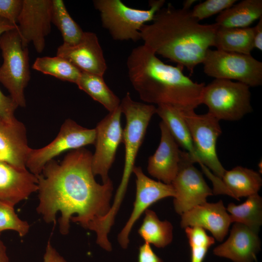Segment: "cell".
<instances>
[{"instance_id":"cell-1","label":"cell","mask_w":262,"mask_h":262,"mask_svg":"<svg viewBox=\"0 0 262 262\" xmlns=\"http://www.w3.org/2000/svg\"><path fill=\"white\" fill-rule=\"evenodd\" d=\"M92 155L84 147L72 150L60 163L49 161L38 176L36 210L47 223L55 224L60 213L59 230L63 235L69 232L70 221L97 235L111 209L113 182L96 181Z\"/></svg>"},{"instance_id":"cell-2","label":"cell","mask_w":262,"mask_h":262,"mask_svg":"<svg viewBox=\"0 0 262 262\" xmlns=\"http://www.w3.org/2000/svg\"><path fill=\"white\" fill-rule=\"evenodd\" d=\"M218 27L215 23L201 24L191 10L168 3L157 12L150 24L143 26L140 33L144 45L156 55L186 67L192 74L214 46Z\"/></svg>"},{"instance_id":"cell-3","label":"cell","mask_w":262,"mask_h":262,"mask_svg":"<svg viewBox=\"0 0 262 262\" xmlns=\"http://www.w3.org/2000/svg\"><path fill=\"white\" fill-rule=\"evenodd\" d=\"M127 66L129 80L143 101L183 111L195 110L201 104L205 83L184 75L182 66L164 63L144 44L132 49Z\"/></svg>"},{"instance_id":"cell-4","label":"cell","mask_w":262,"mask_h":262,"mask_svg":"<svg viewBox=\"0 0 262 262\" xmlns=\"http://www.w3.org/2000/svg\"><path fill=\"white\" fill-rule=\"evenodd\" d=\"M120 106L126 121L123 132L125 154L122 179L109 212L112 217L115 216L119 209L147 126L152 116L156 113V107L154 105L134 101L129 92L121 101Z\"/></svg>"},{"instance_id":"cell-5","label":"cell","mask_w":262,"mask_h":262,"mask_svg":"<svg viewBox=\"0 0 262 262\" xmlns=\"http://www.w3.org/2000/svg\"><path fill=\"white\" fill-rule=\"evenodd\" d=\"M165 1L152 0L148 10L129 7L120 0H95L94 7L99 11L102 25L115 40L141 39L140 30L146 23L152 21L155 14L163 7Z\"/></svg>"},{"instance_id":"cell-6","label":"cell","mask_w":262,"mask_h":262,"mask_svg":"<svg viewBox=\"0 0 262 262\" xmlns=\"http://www.w3.org/2000/svg\"><path fill=\"white\" fill-rule=\"evenodd\" d=\"M0 82L18 107H25L24 90L30 80L29 50L22 45L17 27L0 36Z\"/></svg>"},{"instance_id":"cell-7","label":"cell","mask_w":262,"mask_h":262,"mask_svg":"<svg viewBox=\"0 0 262 262\" xmlns=\"http://www.w3.org/2000/svg\"><path fill=\"white\" fill-rule=\"evenodd\" d=\"M250 87L238 82L215 79L205 85L201 104L208 113L220 120L237 121L252 112Z\"/></svg>"},{"instance_id":"cell-8","label":"cell","mask_w":262,"mask_h":262,"mask_svg":"<svg viewBox=\"0 0 262 262\" xmlns=\"http://www.w3.org/2000/svg\"><path fill=\"white\" fill-rule=\"evenodd\" d=\"M202 64L209 77L236 80L249 87L262 84V63L251 54L209 49Z\"/></svg>"},{"instance_id":"cell-9","label":"cell","mask_w":262,"mask_h":262,"mask_svg":"<svg viewBox=\"0 0 262 262\" xmlns=\"http://www.w3.org/2000/svg\"><path fill=\"white\" fill-rule=\"evenodd\" d=\"M181 113L191 134L198 163L221 178L226 170L216 153L217 140L222 133L219 121L208 113L199 115L195 110H182Z\"/></svg>"},{"instance_id":"cell-10","label":"cell","mask_w":262,"mask_h":262,"mask_svg":"<svg viewBox=\"0 0 262 262\" xmlns=\"http://www.w3.org/2000/svg\"><path fill=\"white\" fill-rule=\"evenodd\" d=\"M95 139V129L83 127L74 120L67 119L52 142L43 147L31 149L26 162V168L38 176L45 165L55 157L67 150L94 144Z\"/></svg>"},{"instance_id":"cell-11","label":"cell","mask_w":262,"mask_h":262,"mask_svg":"<svg viewBox=\"0 0 262 262\" xmlns=\"http://www.w3.org/2000/svg\"><path fill=\"white\" fill-rule=\"evenodd\" d=\"M194 164L189 154L181 150L179 170L171 184L175 192L174 209L180 215L207 202V197L213 195Z\"/></svg>"},{"instance_id":"cell-12","label":"cell","mask_w":262,"mask_h":262,"mask_svg":"<svg viewBox=\"0 0 262 262\" xmlns=\"http://www.w3.org/2000/svg\"><path fill=\"white\" fill-rule=\"evenodd\" d=\"M120 106L109 113L95 128V150L92 155V168L94 176H100L102 183L108 182L109 171L114 162L119 145L123 142Z\"/></svg>"},{"instance_id":"cell-13","label":"cell","mask_w":262,"mask_h":262,"mask_svg":"<svg viewBox=\"0 0 262 262\" xmlns=\"http://www.w3.org/2000/svg\"><path fill=\"white\" fill-rule=\"evenodd\" d=\"M51 6L52 0H22L16 23L23 47L32 42L36 51L42 52L51 30Z\"/></svg>"},{"instance_id":"cell-14","label":"cell","mask_w":262,"mask_h":262,"mask_svg":"<svg viewBox=\"0 0 262 262\" xmlns=\"http://www.w3.org/2000/svg\"><path fill=\"white\" fill-rule=\"evenodd\" d=\"M133 172L136 178V193L133 208L130 218L118 236V243L124 249L128 247L130 233L142 214L158 200L175 196V192L171 184L148 178L144 173L141 167L134 166Z\"/></svg>"},{"instance_id":"cell-15","label":"cell","mask_w":262,"mask_h":262,"mask_svg":"<svg viewBox=\"0 0 262 262\" xmlns=\"http://www.w3.org/2000/svg\"><path fill=\"white\" fill-rule=\"evenodd\" d=\"M56 55L66 59L82 72L103 76L107 68L98 38L92 32H84L77 44L63 43L58 48Z\"/></svg>"},{"instance_id":"cell-16","label":"cell","mask_w":262,"mask_h":262,"mask_svg":"<svg viewBox=\"0 0 262 262\" xmlns=\"http://www.w3.org/2000/svg\"><path fill=\"white\" fill-rule=\"evenodd\" d=\"M203 170L213 183V195H227L239 200L242 197L257 194L262 185V179L259 173L241 166L226 170L221 178L207 168Z\"/></svg>"},{"instance_id":"cell-17","label":"cell","mask_w":262,"mask_h":262,"mask_svg":"<svg viewBox=\"0 0 262 262\" xmlns=\"http://www.w3.org/2000/svg\"><path fill=\"white\" fill-rule=\"evenodd\" d=\"M232 223L230 215L222 200L206 202L196 206L181 215L180 226L198 227L209 230L218 242H222Z\"/></svg>"},{"instance_id":"cell-18","label":"cell","mask_w":262,"mask_h":262,"mask_svg":"<svg viewBox=\"0 0 262 262\" xmlns=\"http://www.w3.org/2000/svg\"><path fill=\"white\" fill-rule=\"evenodd\" d=\"M31 149L23 123L16 117L0 118V161L19 169H27L26 164Z\"/></svg>"},{"instance_id":"cell-19","label":"cell","mask_w":262,"mask_h":262,"mask_svg":"<svg viewBox=\"0 0 262 262\" xmlns=\"http://www.w3.org/2000/svg\"><path fill=\"white\" fill-rule=\"evenodd\" d=\"M160 144L148 160L147 170L153 177L164 183L171 184L179 168L180 151L179 146L169 130L162 121Z\"/></svg>"},{"instance_id":"cell-20","label":"cell","mask_w":262,"mask_h":262,"mask_svg":"<svg viewBox=\"0 0 262 262\" xmlns=\"http://www.w3.org/2000/svg\"><path fill=\"white\" fill-rule=\"evenodd\" d=\"M261 248L258 233L243 224L235 223L228 238L216 246L213 253L233 262H256Z\"/></svg>"},{"instance_id":"cell-21","label":"cell","mask_w":262,"mask_h":262,"mask_svg":"<svg viewBox=\"0 0 262 262\" xmlns=\"http://www.w3.org/2000/svg\"><path fill=\"white\" fill-rule=\"evenodd\" d=\"M38 176L0 161V201L13 206L38 191Z\"/></svg>"},{"instance_id":"cell-22","label":"cell","mask_w":262,"mask_h":262,"mask_svg":"<svg viewBox=\"0 0 262 262\" xmlns=\"http://www.w3.org/2000/svg\"><path fill=\"white\" fill-rule=\"evenodd\" d=\"M162 118L178 144L190 156L194 163H198L193 141L181 110L168 104L157 105L156 113Z\"/></svg>"},{"instance_id":"cell-23","label":"cell","mask_w":262,"mask_h":262,"mask_svg":"<svg viewBox=\"0 0 262 262\" xmlns=\"http://www.w3.org/2000/svg\"><path fill=\"white\" fill-rule=\"evenodd\" d=\"M262 17V0H243L220 13L215 23L224 28H246Z\"/></svg>"},{"instance_id":"cell-24","label":"cell","mask_w":262,"mask_h":262,"mask_svg":"<svg viewBox=\"0 0 262 262\" xmlns=\"http://www.w3.org/2000/svg\"><path fill=\"white\" fill-rule=\"evenodd\" d=\"M253 38V27L235 28L218 26L213 46L217 49L224 51L251 54L254 48Z\"/></svg>"},{"instance_id":"cell-25","label":"cell","mask_w":262,"mask_h":262,"mask_svg":"<svg viewBox=\"0 0 262 262\" xmlns=\"http://www.w3.org/2000/svg\"><path fill=\"white\" fill-rule=\"evenodd\" d=\"M138 233L145 243L164 248L173 240V226L167 220L161 221L155 212L147 209Z\"/></svg>"},{"instance_id":"cell-26","label":"cell","mask_w":262,"mask_h":262,"mask_svg":"<svg viewBox=\"0 0 262 262\" xmlns=\"http://www.w3.org/2000/svg\"><path fill=\"white\" fill-rule=\"evenodd\" d=\"M76 84L109 112L119 107L120 100L107 86L103 76L82 72Z\"/></svg>"},{"instance_id":"cell-27","label":"cell","mask_w":262,"mask_h":262,"mask_svg":"<svg viewBox=\"0 0 262 262\" xmlns=\"http://www.w3.org/2000/svg\"><path fill=\"white\" fill-rule=\"evenodd\" d=\"M226 209L232 223L243 224L259 233L262 225V198L258 193L247 196L241 204L230 203Z\"/></svg>"},{"instance_id":"cell-28","label":"cell","mask_w":262,"mask_h":262,"mask_svg":"<svg viewBox=\"0 0 262 262\" xmlns=\"http://www.w3.org/2000/svg\"><path fill=\"white\" fill-rule=\"evenodd\" d=\"M33 69L64 81L77 83L82 71L61 57H38L32 66Z\"/></svg>"},{"instance_id":"cell-29","label":"cell","mask_w":262,"mask_h":262,"mask_svg":"<svg viewBox=\"0 0 262 262\" xmlns=\"http://www.w3.org/2000/svg\"><path fill=\"white\" fill-rule=\"evenodd\" d=\"M51 20L61 32L64 43L74 45L80 41L84 32L70 16L62 0H52Z\"/></svg>"},{"instance_id":"cell-30","label":"cell","mask_w":262,"mask_h":262,"mask_svg":"<svg viewBox=\"0 0 262 262\" xmlns=\"http://www.w3.org/2000/svg\"><path fill=\"white\" fill-rule=\"evenodd\" d=\"M184 229L191 247V262H203L209 248L215 243L214 238L198 227H187Z\"/></svg>"},{"instance_id":"cell-31","label":"cell","mask_w":262,"mask_h":262,"mask_svg":"<svg viewBox=\"0 0 262 262\" xmlns=\"http://www.w3.org/2000/svg\"><path fill=\"white\" fill-rule=\"evenodd\" d=\"M30 225L16 214L14 206L0 201V234L6 230H14L23 237L29 232Z\"/></svg>"},{"instance_id":"cell-32","label":"cell","mask_w":262,"mask_h":262,"mask_svg":"<svg viewBox=\"0 0 262 262\" xmlns=\"http://www.w3.org/2000/svg\"><path fill=\"white\" fill-rule=\"evenodd\" d=\"M236 0H206L196 5L191 10L192 16L199 21L232 6Z\"/></svg>"},{"instance_id":"cell-33","label":"cell","mask_w":262,"mask_h":262,"mask_svg":"<svg viewBox=\"0 0 262 262\" xmlns=\"http://www.w3.org/2000/svg\"><path fill=\"white\" fill-rule=\"evenodd\" d=\"M22 0H0V16L16 24Z\"/></svg>"},{"instance_id":"cell-34","label":"cell","mask_w":262,"mask_h":262,"mask_svg":"<svg viewBox=\"0 0 262 262\" xmlns=\"http://www.w3.org/2000/svg\"><path fill=\"white\" fill-rule=\"evenodd\" d=\"M17 107L12 98L5 96L0 90V118L11 119L16 117L15 112Z\"/></svg>"},{"instance_id":"cell-35","label":"cell","mask_w":262,"mask_h":262,"mask_svg":"<svg viewBox=\"0 0 262 262\" xmlns=\"http://www.w3.org/2000/svg\"><path fill=\"white\" fill-rule=\"evenodd\" d=\"M137 262H164L151 248L149 244L145 243L140 246Z\"/></svg>"},{"instance_id":"cell-36","label":"cell","mask_w":262,"mask_h":262,"mask_svg":"<svg viewBox=\"0 0 262 262\" xmlns=\"http://www.w3.org/2000/svg\"><path fill=\"white\" fill-rule=\"evenodd\" d=\"M43 262H67L49 241L43 257Z\"/></svg>"},{"instance_id":"cell-37","label":"cell","mask_w":262,"mask_h":262,"mask_svg":"<svg viewBox=\"0 0 262 262\" xmlns=\"http://www.w3.org/2000/svg\"><path fill=\"white\" fill-rule=\"evenodd\" d=\"M254 29V47L259 50H262V17L259 19Z\"/></svg>"},{"instance_id":"cell-38","label":"cell","mask_w":262,"mask_h":262,"mask_svg":"<svg viewBox=\"0 0 262 262\" xmlns=\"http://www.w3.org/2000/svg\"><path fill=\"white\" fill-rule=\"evenodd\" d=\"M17 25L15 24L9 20L0 16V36L5 32L16 28Z\"/></svg>"},{"instance_id":"cell-39","label":"cell","mask_w":262,"mask_h":262,"mask_svg":"<svg viewBox=\"0 0 262 262\" xmlns=\"http://www.w3.org/2000/svg\"><path fill=\"white\" fill-rule=\"evenodd\" d=\"M0 262H10L7 253L6 247L0 239Z\"/></svg>"},{"instance_id":"cell-40","label":"cell","mask_w":262,"mask_h":262,"mask_svg":"<svg viewBox=\"0 0 262 262\" xmlns=\"http://www.w3.org/2000/svg\"><path fill=\"white\" fill-rule=\"evenodd\" d=\"M196 1V0H186L183 2L182 8L190 10V8Z\"/></svg>"}]
</instances>
